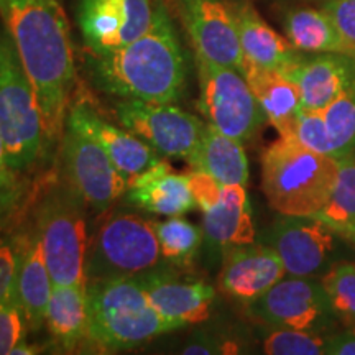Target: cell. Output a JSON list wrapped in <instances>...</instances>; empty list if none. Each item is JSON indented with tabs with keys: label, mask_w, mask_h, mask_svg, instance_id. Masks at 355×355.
<instances>
[{
	"label": "cell",
	"mask_w": 355,
	"mask_h": 355,
	"mask_svg": "<svg viewBox=\"0 0 355 355\" xmlns=\"http://www.w3.org/2000/svg\"><path fill=\"white\" fill-rule=\"evenodd\" d=\"M0 20L37 94L46 144H55L76 81L68 17L56 0H0Z\"/></svg>",
	"instance_id": "6da1fadb"
},
{
	"label": "cell",
	"mask_w": 355,
	"mask_h": 355,
	"mask_svg": "<svg viewBox=\"0 0 355 355\" xmlns=\"http://www.w3.org/2000/svg\"><path fill=\"white\" fill-rule=\"evenodd\" d=\"M91 73L102 91L121 99L176 102L186 89L188 63L165 3L155 0L150 28L119 50L91 55Z\"/></svg>",
	"instance_id": "7a4b0ae2"
},
{
	"label": "cell",
	"mask_w": 355,
	"mask_h": 355,
	"mask_svg": "<svg viewBox=\"0 0 355 355\" xmlns=\"http://www.w3.org/2000/svg\"><path fill=\"white\" fill-rule=\"evenodd\" d=\"M339 165L288 137H279L261 157V186L278 214L316 216L334 191Z\"/></svg>",
	"instance_id": "3957f363"
},
{
	"label": "cell",
	"mask_w": 355,
	"mask_h": 355,
	"mask_svg": "<svg viewBox=\"0 0 355 355\" xmlns=\"http://www.w3.org/2000/svg\"><path fill=\"white\" fill-rule=\"evenodd\" d=\"M91 343L104 349H132L170 332L146 296L140 277L86 282Z\"/></svg>",
	"instance_id": "277c9868"
},
{
	"label": "cell",
	"mask_w": 355,
	"mask_h": 355,
	"mask_svg": "<svg viewBox=\"0 0 355 355\" xmlns=\"http://www.w3.org/2000/svg\"><path fill=\"white\" fill-rule=\"evenodd\" d=\"M0 135L8 165L30 171L46 148L42 112L10 35L0 26Z\"/></svg>",
	"instance_id": "5b68a950"
},
{
	"label": "cell",
	"mask_w": 355,
	"mask_h": 355,
	"mask_svg": "<svg viewBox=\"0 0 355 355\" xmlns=\"http://www.w3.org/2000/svg\"><path fill=\"white\" fill-rule=\"evenodd\" d=\"M87 204L68 181L44 193L35 230L55 285H86Z\"/></svg>",
	"instance_id": "8992f818"
},
{
	"label": "cell",
	"mask_w": 355,
	"mask_h": 355,
	"mask_svg": "<svg viewBox=\"0 0 355 355\" xmlns=\"http://www.w3.org/2000/svg\"><path fill=\"white\" fill-rule=\"evenodd\" d=\"M162 250L155 222L137 214H114L104 220L87 250L86 282L141 277L153 272Z\"/></svg>",
	"instance_id": "52a82bcc"
},
{
	"label": "cell",
	"mask_w": 355,
	"mask_h": 355,
	"mask_svg": "<svg viewBox=\"0 0 355 355\" xmlns=\"http://www.w3.org/2000/svg\"><path fill=\"white\" fill-rule=\"evenodd\" d=\"M198 69V107L207 123L243 141L252 140L266 119L241 71L194 55Z\"/></svg>",
	"instance_id": "ba28073f"
},
{
	"label": "cell",
	"mask_w": 355,
	"mask_h": 355,
	"mask_svg": "<svg viewBox=\"0 0 355 355\" xmlns=\"http://www.w3.org/2000/svg\"><path fill=\"white\" fill-rule=\"evenodd\" d=\"M261 243L277 252L286 275L321 278L339 261L347 260L350 243L314 216H285L265 230Z\"/></svg>",
	"instance_id": "9c48e42d"
},
{
	"label": "cell",
	"mask_w": 355,
	"mask_h": 355,
	"mask_svg": "<svg viewBox=\"0 0 355 355\" xmlns=\"http://www.w3.org/2000/svg\"><path fill=\"white\" fill-rule=\"evenodd\" d=\"M61 141L66 181L87 207L104 212L127 194L128 181L91 133L78 123L66 121Z\"/></svg>",
	"instance_id": "30bf717a"
},
{
	"label": "cell",
	"mask_w": 355,
	"mask_h": 355,
	"mask_svg": "<svg viewBox=\"0 0 355 355\" xmlns=\"http://www.w3.org/2000/svg\"><path fill=\"white\" fill-rule=\"evenodd\" d=\"M248 311L268 327H286L329 334L339 321L321 279L286 275L248 304Z\"/></svg>",
	"instance_id": "8fae6325"
},
{
	"label": "cell",
	"mask_w": 355,
	"mask_h": 355,
	"mask_svg": "<svg viewBox=\"0 0 355 355\" xmlns=\"http://www.w3.org/2000/svg\"><path fill=\"white\" fill-rule=\"evenodd\" d=\"M115 115L123 128L166 158L188 159L206 128L201 119L173 102L122 99L115 105Z\"/></svg>",
	"instance_id": "7c38bea8"
},
{
	"label": "cell",
	"mask_w": 355,
	"mask_h": 355,
	"mask_svg": "<svg viewBox=\"0 0 355 355\" xmlns=\"http://www.w3.org/2000/svg\"><path fill=\"white\" fill-rule=\"evenodd\" d=\"M155 0H78L76 19L91 55L132 43L150 28Z\"/></svg>",
	"instance_id": "4fadbf2b"
},
{
	"label": "cell",
	"mask_w": 355,
	"mask_h": 355,
	"mask_svg": "<svg viewBox=\"0 0 355 355\" xmlns=\"http://www.w3.org/2000/svg\"><path fill=\"white\" fill-rule=\"evenodd\" d=\"M194 55L243 69V53L232 7L224 0H178Z\"/></svg>",
	"instance_id": "5bb4252c"
},
{
	"label": "cell",
	"mask_w": 355,
	"mask_h": 355,
	"mask_svg": "<svg viewBox=\"0 0 355 355\" xmlns=\"http://www.w3.org/2000/svg\"><path fill=\"white\" fill-rule=\"evenodd\" d=\"M153 309L170 331L204 322L211 316L216 290L201 279L176 278L166 272H148L140 277Z\"/></svg>",
	"instance_id": "9a60e30c"
},
{
	"label": "cell",
	"mask_w": 355,
	"mask_h": 355,
	"mask_svg": "<svg viewBox=\"0 0 355 355\" xmlns=\"http://www.w3.org/2000/svg\"><path fill=\"white\" fill-rule=\"evenodd\" d=\"M283 277H286L283 261L261 242L232 247L222 255L220 290L242 303H254Z\"/></svg>",
	"instance_id": "2e32d148"
},
{
	"label": "cell",
	"mask_w": 355,
	"mask_h": 355,
	"mask_svg": "<svg viewBox=\"0 0 355 355\" xmlns=\"http://www.w3.org/2000/svg\"><path fill=\"white\" fill-rule=\"evenodd\" d=\"M66 121L78 123L91 133L127 181H132L163 159L162 155L155 152L140 137L128 132L127 128L112 125L87 104L69 105Z\"/></svg>",
	"instance_id": "e0dca14e"
},
{
	"label": "cell",
	"mask_w": 355,
	"mask_h": 355,
	"mask_svg": "<svg viewBox=\"0 0 355 355\" xmlns=\"http://www.w3.org/2000/svg\"><path fill=\"white\" fill-rule=\"evenodd\" d=\"M301 94V105L319 110L355 84V56L345 53H304L286 71Z\"/></svg>",
	"instance_id": "ac0fdd59"
},
{
	"label": "cell",
	"mask_w": 355,
	"mask_h": 355,
	"mask_svg": "<svg viewBox=\"0 0 355 355\" xmlns=\"http://www.w3.org/2000/svg\"><path fill=\"white\" fill-rule=\"evenodd\" d=\"M232 10L237 20L243 61L286 73L303 58L304 53L296 50L290 40L266 24L250 2L241 0L234 3Z\"/></svg>",
	"instance_id": "d6986e66"
},
{
	"label": "cell",
	"mask_w": 355,
	"mask_h": 355,
	"mask_svg": "<svg viewBox=\"0 0 355 355\" xmlns=\"http://www.w3.org/2000/svg\"><path fill=\"white\" fill-rule=\"evenodd\" d=\"M127 198L155 216H183L196 207L188 176L176 173L165 159L128 181Z\"/></svg>",
	"instance_id": "ffe728a7"
},
{
	"label": "cell",
	"mask_w": 355,
	"mask_h": 355,
	"mask_svg": "<svg viewBox=\"0 0 355 355\" xmlns=\"http://www.w3.org/2000/svg\"><path fill=\"white\" fill-rule=\"evenodd\" d=\"M202 235L216 254L257 242L247 189L242 184H224L220 201L202 212Z\"/></svg>",
	"instance_id": "44dd1931"
},
{
	"label": "cell",
	"mask_w": 355,
	"mask_h": 355,
	"mask_svg": "<svg viewBox=\"0 0 355 355\" xmlns=\"http://www.w3.org/2000/svg\"><path fill=\"white\" fill-rule=\"evenodd\" d=\"M243 78L254 92L261 112L279 137H293L301 105L300 89L286 74L243 61Z\"/></svg>",
	"instance_id": "7402d4cb"
},
{
	"label": "cell",
	"mask_w": 355,
	"mask_h": 355,
	"mask_svg": "<svg viewBox=\"0 0 355 355\" xmlns=\"http://www.w3.org/2000/svg\"><path fill=\"white\" fill-rule=\"evenodd\" d=\"M44 324L55 343L66 352H74L91 340L86 285L53 286Z\"/></svg>",
	"instance_id": "603a6c76"
},
{
	"label": "cell",
	"mask_w": 355,
	"mask_h": 355,
	"mask_svg": "<svg viewBox=\"0 0 355 355\" xmlns=\"http://www.w3.org/2000/svg\"><path fill=\"white\" fill-rule=\"evenodd\" d=\"M53 286H55V282H53L50 270L44 261L37 235L32 234L28 237H21L15 290L21 308L25 311L30 329H40L44 324Z\"/></svg>",
	"instance_id": "cb8c5ba5"
},
{
	"label": "cell",
	"mask_w": 355,
	"mask_h": 355,
	"mask_svg": "<svg viewBox=\"0 0 355 355\" xmlns=\"http://www.w3.org/2000/svg\"><path fill=\"white\" fill-rule=\"evenodd\" d=\"M193 170L211 175L220 184L248 183V159L241 140L232 139L206 123L201 140L186 159Z\"/></svg>",
	"instance_id": "d4e9b609"
},
{
	"label": "cell",
	"mask_w": 355,
	"mask_h": 355,
	"mask_svg": "<svg viewBox=\"0 0 355 355\" xmlns=\"http://www.w3.org/2000/svg\"><path fill=\"white\" fill-rule=\"evenodd\" d=\"M283 30L290 43L301 53H345L355 50L343 38L334 21L322 8H291L283 15Z\"/></svg>",
	"instance_id": "484cf974"
},
{
	"label": "cell",
	"mask_w": 355,
	"mask_h": 355,
	"mask_svg": "<svg viewBox=\"0 0 355 355\" xmlns=\"http://www.w3.org/2000/svg\"><path fill=\"white\" fill-rule=\"evenodd\" d=\"M339 173L329 201L318 212V219L355 247V153L337 159Z\"/></svg>",
	"instance_id": "4316f807"
},
{
	"label": "cell",
	"mask_w": 355,
	"mask_h": 355,
	"mask_svg": "<svg viewBox=\"0 0 355 355\" xmlns=\"http://www.w3.org/2000/svg\"><path fill=\"white\" fill-rule=\"evenodd\" d=\"M162 257L176 266H188L196 259L202 243V230L181 216L155 222Z\"/></svg>",
	"instance_id": "83f0119b"
},
{
	"label": "cell",
	"mask_w": 355,
	"mask_h": 355,
	"mask_svg": "<svg viewBox=\"0 0 355 355\" xmlns=\"http://www.w3.org/2000/svg\"><path fill=\"white\" fill-rule=\"evenodd\" d=\"M319 110L331 141L332 158L340 159L355 153V84Z\"/></svg>",
	"instance_id": "f1b7e54d"
},
{
	"label": "cell",
	"mask_w": 355,
	"mask_h": 355,
	"mask_svg": "<svg viewBox=\"0 0 355 355\" xmlns=\"http://www.w3.org/2000/svg\"><path fill=\"white\" fill-rule=\"evenodd\" d=\"M319 279L337 319L355 329V261H339Z\"/></svg>",
	"instance_id": "f546056e"
},
{
	"label": "cell",
	"mask_w": 355,
	"mask_h": 355,
	"mask_svg": "<svg viewBox=\"0 0 355 355\" xmlns=\"http://www.w3.org/2000/svg\"><path fill=\"white\" fill-rule=\"evenodd\" d=\"M326 336L286 327H270L261 347L268 355H326Z\"/></svg>",
	"instance_id": "4dcf8cb0"
},
{
	"label": "cell",
	"mask_w": 355,
	"mask_h": 355,
	"mask_svg": "<svg viewBox=\"0 0 355 355\" xmlns=\"http://www.w3.org/2000/svg\"><path fill=\"white\" fill-rule=\"evenodd\" d=\"M25 311L21 308L17 290L0 301V355H12L13 349L26 339L28 331Z\"/></svg>",
	"instance_id": "1f68e13d"
},
{
	"label": "cell",
	"mask_w": 355,
	"mask_h": 355,
	"mask_svg": "<svg viewBox=\"0 0 355 355\" xmlns=\"http://www.w3.org/2000/svg\"><path fill=\"white\" fill-rule=\"evenodd\" d=\"M291 139L300 141L301 145L313 150V152L332 157L331 141L327 139V132L326 125H324L321 110L301 109L298 117H296Z\"/></svg>",
	"instance_id": "d6a6232c"
},
{
	"label": "cell",
	"mask_w": 355,
	"mask_h": 355,
	"mask_svg": "<svg viewBox=\"0 0 355 355\" xmlns=\"http://www.w3.org/2000/svg\"><path fill=\"white\" fill-rule=\"evenodd\" d=\"M20 175L12 170L8 165L6 146H3L2 135H0V217H8V214L15 209L21 196Z\"/></svg>",
	"instance_id": "836d02e7"
},
{
	"label": "cell",
	"mask_w": 355,
	"mask_h": 355,
	"mask_svg": "<svg viewBox=\"0 0 355 355\" xmlns=\"http://www.w3.org/2000/svg\"><path fill=\"white\" fill-rule=\"evenodd\" d=\"M21 239L0 237V301L15 288Z\"/></svg>",
	"instance_id": "e575fe53"
},
{
	"label": "cell",
	"mask_w": 355,
	"mask_h": 355,
	"mask_svg": "<svg viewBox=\"0 0 355 355\" xmlns=\"http://www.w3.org/2000/svg\"><path fill=\"white\" fill-rule=\"evenodd\" d=\"M186 176H188L189 188L191 193H193L196 207H199L202 212L214 207L220 201L222 193H224V184H220L211 175L199 170H193L191 173H186Z\"/></svg>",
	"instance_id": "d590c367"
},
{
	"label": "cell",
	"mask_w": 355,
	"mask_h": 355,
	"mask_svg": "<svg viewBox=\"0 0 355 355\" xmlns=\"http://www.w3.org/2000/svg\"><path fill=\"white\" fill-rule=\"evenodd\" d=\"M321 8L331 17L345 42L355 50V0H324Z\"/></svg>",
	"instance_id": "8d00e7d4"
},
{
	"label": "cell",
	"mask_w": 355,
	"mask_h": 355,
	"mask_svg": "<svg viewBox=\"0 0 355 355\" xmlns=\"http://www.w3.org/2000/svg\"><path fill=\"white\" fill-rule=\"evenodd\" d=\"M183 354L188 355H211V354H237L239 345L230 343V340L220 339V337L212 334H201L191 339V343L184 345L181 350Z\"/></svg>",
	"instance_id": "74e56055"
},
{
	"label": "cell",
	"mask_w": 355,
	"mask_h": 355,
	"mask_svg": "<svg viewBox=\"0 0 355 355\" xmlns=\"http://www.w3.org/2000/svg\"><path fill=\"white\" fill-rule=\"evenodd\" d=\"M326 355H355V329L329 332L326 336Z\"/></svg>",
	"instance_id": "f35d334b"
},
{
	"label": "cell",
	"mask_w": 355,
	"mask_h": 355,
	"mask_svg": "<svg viewBox=\"0 0 355 355\" xmlns=\"http://www.w3.org/2000/svg\"><path fill=\"white\" fill-rule=\"evenodd\" d=\"M37 352H38L37 347H35V345L26 344V339H25L24 343H20L15 349H13L12 355H33V354H37Z\"/></svg>",
	"instance_id": "ab89813d"
},
{
	"label": "cell",
	"mask_w": 355,
	"mask_h": 355,
	"mask_svg": "<svg viewBox=\"0 0 355 355\" xmlns=\"http://www.w3.org/2000/svg\"><path fill=\"white\" fill-rule=\"evenodd\" d=\"M2 219H3V217H0V222H2Z\"/></svg>",
	"instance_id": "60d3db41"
}]
</instances>
